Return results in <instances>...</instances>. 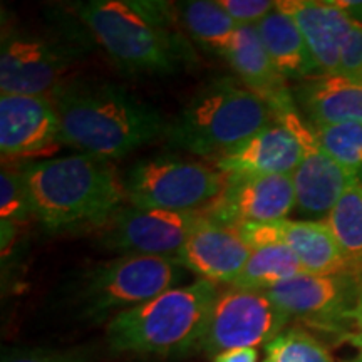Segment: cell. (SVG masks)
<instances>
[{
	"mask_svg": "<svg viewBox=\"0 0 362 362\" xmlns=\"http://www.w3.org/2000/svg\"><path fill=\"white\" fill-rule=\"evenodd\" d=\"M0 208H2V220L19 221L24 216L33 214L29 203V194L24 180V171L4 165L2 175H0Z\"/></svg>",
	"mask_w": 362,
	"mask_h": 362,
	"instance_id": "cell-27",
	"label": "cell"
},
{
	"mask_svg": "<svg viewBox=\"0 0 362 362\" xmlns=\"http://www.w3.org/2000/svg\"><path fill=\"white\" fill-rule=\"evenodd\" d=\"M252 248L284 243L296 253L307 274L356 277L349 262L324 220H282L277 223L238 226Z\"/></svg>",
	"mask_w": 362,
	"mask_h": 362,
	"instance_id": "cell-14",
	"label": "cell"
},
{
	"mask_svg": "<svg viewBox=\"0 0 362 362\" xmlns=\"http://www.w3.org/2000/svg\"><path fill=\"white\" fill-rule=\"evenodd\" d=\"M218 4L238 25H257L277 7V2L270 0H218Z\"/></svg>",
	"mask_w": 362,
	"mask_h": 362,
	"instance_id": "cell-30",
	"label": "cell"
},
{
	"mask_svg": "<svg viewBox=\"0 0 362 362\" xmlns=\"http://www.w3.org/2000/svg\"><path fill=\"white\" fill-rule=\"evenodd\" d=\"M302 274L307 272L291 248L285 247L284 243H270V245L252 248L250 259L233 287L248 288V291H269L274 285Z\"/></svg>",
	"mask_w": 362,
	"mask_h": 362,
	"instance_id": "cell-23",
	"label": "cell"
},
{
	"mask_svg": "<svg viewBox=\"0 0 362 362\" xmlns=\"http://www.w3.org/2000/svg\"><path fill=\"white\" fill-rule=\"evenodd\" d=\"M347 362H362V352H357V354L352 357L351 361H347Z\"/></svg>",
	"mask_w": 362,
	"mask_h": 362,
	"instance_id": "cell-34",
	"label": "cell"
},
{
	"mask_svg": "<svg viewBox=\"0 0 362 362\" xmlns=\"http://www.w3.org/2000/svg\"><path fill=\"white\" fill-rule=\"evenodd\" d=\"M223 193L205 211L218 223L243 226L277 223L296 210L292 175L225 176Z\"/></svg>",
	"mask_w": 362,
	"mask_h": 362,
	"instance_id": "cell-13",
	"label": "cell"
},
{
	"mask_svg": "<svg viewBox=\"0 0 362 362\" xmlns=\"http://www.w3.org/2000/svg\"><path fill=\"white\" fill-rule=\"evenodd\" d=\"M352 325H354L356 332L351 334L349 341L354 344L357 347V351L362 352V280L357 285V292H356V300H354V307H352Z\"/></svg>",
	"mask_w": 362,
	"mask_h": 362,
	"instance_id": "cell-31",
	"label": "cell"
},
{
	"mask_svg": "<svg viewBox=\"0 0 362 362\" xmlns=\"http://www.w3.org/2000/svg\"><path fill=\"white\" fill-rule=\"evenodd\" d=\"M220 291L198 279L112 317L106 339L115 352L187 356L198 351Z\"/></svg>",
	"mask_w": 362,
	"mask_h": 362,
	"instance_id": "cell-4",
	"label": "cell"
},
{
	"mask_svg": "<svg viewBox=\"0 0 362 362\" xmlns=\"http://www.w3.org/2000/svg\"><path fill=\"white\" fill-rule=\"evenodd\" d=\"M275 119L274 110L245 86L218 81L194 94L166 138L171 146L215 160Z\"/></svg>",
	"mask_w": 362,
	"mask_h": 362,
	"instance_id": "cell-5",
	"label": "cell"
},
{
	"mask_svg": "<svg viewBox=\"0 0 362 362\" xmlns=\"http://www.w3.org/2000/svg\"><path fill=\"white\" fill-rule=\"evenodd\" d=\"M0 362H88L84 352L78 349H6Z\"/></svg>",
	"mask_w": 362,
	"mask_h": 362,
	"instance_id": "cell-29",
	"label": "cell"
},
{
	"mask_svg": "<svg viewBox=\"0 0 362 362\" xmlns=\"http://www.w3.org/2000/svg\"><path fill=\"white\" fill-rule=\"evenodd\" d=\"M359 183H361V187H362V175H361V178H359Z\"/></svg>",
	"mask_w": 362,
	"mask_h": 362,
	"instance_id": "cell-35",
	"label": "cell"
},
{
	"mask_svg": "<svg viewBox=\"0 0 362 362\" xmlns=\"http://www.w3.org/2000/svg\"><path fill=\"white\" fill-rule=\"evenodd\" d=\"M264 362H270V361H269V359H265V361H264Z\"/></svg>",
	"mask_w": 362,
	"mask_h": 362,
	"instance_id": "cell-36",
	"label": "cell"
},
{
	"mask_svg": "<svg viewBox=\"0 0 362 362\" xmlns=\"http://www.w3.org/2000/svg\"><path fill=\"white\" fill-rule=\"evenodd\" d=\"M270 61L285 79L302 81L320 76L297 22L279 6L255 25Z\"/></svg>",
	"mask_w": 362,
	"mask_h": 362,
	"instance_id": "cell-21",
	"label": "cell"
},
{
	"mask_svg": "<svg viewBox=\"0 0 362 362\" xmlns=\"http://www.w3.org/2000/svg\"><path fill=\"white\" fill-rule=\"evenodd\" d=\"M250 255L252 247L238 226L218 223L205 215L175 260L208 282L233 285Z\"/></svg>",
	"mask_w": 362,
	"mask_h": 362,
	"instance_id": "cell-16",
	"label": "cell"
},
{
	"mask_svg": "<svg viewBox=\"0 0 362 362\" xmlns=\"http://www.w3.org/2000/svg\"><path fill=\"white\" fill-rule=\"evenodd\" d=\"M330 232L336 238L339 248L349 262L357 279H362V187L352 185L336 206L330 210L327 218Z\"/></svg>",
	"mask_w": 362,
	"mask_h": 362,
	"instance_id": "cell-24",
	"label": "cell"
},
{
	"mask_svg": "<svg viewBox=\"0 0 362 362\" xmlns=\"http://www.w3.org/2000/svg\"><path fill=\"white\" fill-rule=\"evenodd\" d=\"M243 86L260 96L277 112L291 106L292 98L285 78L270 61L255 25H240L235 40L225 56Z\"/></svg>",
	"mask_w": 362,
	"mask_h": 362,
	"instance_id": "cell-19",
	"label": "cell"
},
{
	"mask_svg": "<svg viewBox=\"0 0 362 362\" xmlns=\"http://www.w3.org/2000/svg\"><path fill=\"white\" fill-rule=\"evenodd\" d=\"M259 352L255 347H242V349L225 351L214 357V362H257Z\"/></svg>",
	"mask_w": 362,
	"mask_h": 362,
	"instance_id": "cell-32",
	"label": "cell"
},
{
	"mask_svg": "<svg viewBox=\"0 0 362 362\" xmlns=\"http://www.w3.org/2000/svg\"><path fill=\"white\" fill-rule=\"evenodd\" d=\"M361 280L302 274L265 292L291 320H300L324 330H344L349 324L352 325L351 314Z\"/></svg>",
	"mask_w": 362,
	"mask_h": 362,
	"instance_id": "cell-12",
	"label": "cell"
},
{
	"mask_svg": "<svg viewBox=\"0 0 362 362\" xmlns=\"http://www.w3.org/2000/svg\"><path fill=\"white\" fill-rule=\"evenodd\" d=\"M317 143L327 155L336 160L342 168L361 178L362 175V123H351L312 126L309 124Z\"/></svg>",
	"mask_w": 362,
	"mask_h": 362,
	"instance_id": "cell-25",
	"label": "cell"
},
{
	"mask_svg": "<svg viewBox=\"0 0 362 362\" xmlns=\"http://www.w3.org/2000/svg\"><path fill=\"white\" fill-rule=\"evenodd\" d=\"M279 6L297 22L320 76L341 72L339 52L341 40L351 19L334 2L315 0H285Z\"/></svg>",
	"mask_w": 362,
	"mask_h": 362,
	"instance_id": "cell-18",
	"label": "cell"
},
{
	"mask_svg": "<svg viewBox=\"0 0 362 362\" xmlns=\"http://www.w3.org/2000/svg\"><path fill=\"white\" fill-rule=\"evenodd\" d=\"M79 21L117 66L136 74L166 76L193 62L176 6L156 0H90L76 4Z\"/></svg>",
	"mask_w": 362,
	"mask_h": 362,
	"instance_id": "cell-2",
	"label": "cell"
},
{
	"mask_svg": "<svg viewBox=\"0 0 362 362\" xmlns=\"http://www.w3.org/2000/svg\"><path fill=\"white\" fill-rule=\"evenodd\" d=\"M49 98L62 141L96 160L123 158L168 129L156 107L111 83L67 81Z\"/></svg>",
	"mask_w": 362,
	"mask_h": 362,
	"instance_id": "cell-1",
	"label": "cell"
},
{
	"mask_svg": "<svg viewBox=\"0 0 362 362\" xmlns=\"http://www.w3.org/2000/svg\"><path fill=\"white\" fill-rule=\"evenodd\" d=\"M291 322L265 291L230 287L220 292L198 351L216 357L221 352L255 347L279 337Z\"/></svg>",
	"mask_w": 362,
	"mask_h": 362,
	"instance_id": "cell-8",
	"label": "cell"
},
{
	"mask_svg": "<svg viewBox=\"0 0 362 362\" xmlns=\"http://www.w3.org/2000/svg\"><path fill=\"white\" fill-rule=\"evenodd\" d=\"M205 214L123 206L103 226L101 242L121 255L176 259Z\"/></svg>",
	"mask_w": 362,
	"mask_h": 362,
	"instance_id": "cell-11",
	"label": "cell"
},
{
	"mask_svg": "<svg viewBox=\"0 0 362 362\" xmlns=\"http://www.w3.org/2000/svg\"><path fill=\"white\" fill-rule=\"evenodd\" d=\"M297 134L279 119L214 160L223 176L292 175L302 160Z\"/></svg>",
	"mask_w": 362,
	"mask_h": 362,
	"instance_id": "cell-17",
	"label": "cell"
},
{
	"mask_svg": "<svg viewBox=\"0 0 362 362\" xmlns=\"http://www.w3.org/2000/svg\"><path fill=\"white\" fill-rule=\"evenodd\" d=\"M270 362H334L327 347L304 329H287L265 346Z\"/></svg>",
	"mask_w": 362,
	"mask_h": 362,
	"instance_id": "cell-26",
	"label": "cell"
},
{
	"mask_svg": "<svg viewBox=\"0 0 362 362\" xmlns=\"http://www.w3.org/2000/svg\"><path fill=\"white\" fill-rule=\"evenodd\" d=\"M123 183L131 206L205 214L223 193L226 180L214 166L158 156L136 161Z\"/></svg>",
	"mask_w": 362,
	"mask_h": 362,
	"instance_id": "cell-7",
	"label": "cell"
},
{
	"mask_svg": "<svg viewBox=\"0 0 362 362\" xmlns=\"http://www.w3.org/2000/svg\"><path fill=\"white\" fill-rule=\"evenodd\" d=\"M22 171L30 210L54 232L104 226L126 200L124 183L116 170L96 158H49Z\"/></svg>",
	"mask_w": 362,
	"mask_h": 362,
	"instance_id": "cell-3",
	"label": "cell"
},
{
	"mask_svg": "<svg viewBox=\"0 0 362 362\" xmlns=\"http://www.w3.org/2000/svg\"><path fill=\"white\" fill-rule=\"evenodd\" d=\"M76 49L42 34L8 33L0 49V90L13 96H49L76 61Z\"/></svg>",
	"mask_w": 362,
	"mask_h": 362,
	"instance_id": "cell-9",
	"label": "cell"
},
{
	"mask_svg": "<svg viewBox=\"0 0 362 362\" xmlns=\"http://www.w3.org/2000/svg\"><path fill=\"white\" fill-rule=\"evenodd\" d=\"M180 280L183 267L175 259L121 255L86 270L74 300L84 319L101 322L180 287Z\"/></svg>",
	"mask_w": 362,
	"mask_h": 362,
	"instance_id": "cell-6",
	"label": "cell"
},
{
	"mask_svg": "<svg viewBox=\"0 0 362 362\" xmlns=\"http://www.w3.org/2000/svg\"><path fill=\"white\" fill-rule=\"evenodd\" d=\"M277 119L297 134L302 144V160L292 173L296 210L307 220H325L336 203L359 176L342 168L317 143L314 131L302 119L293 104L277 112Z\"/></svg>",
	"mask_w": 362,
	"mask_h": 362,
	"instance_id": "cell-10",
	"label": "cell"
},
{
	"mask_svg": "<svg viewBox=\"0 0 362 362\" xmlns=\"http://www.w3.org/2000/svg\"><path fill=\"white\" fill-rule=\"evenodd\" d=\"M175 6L181 27L193 40L218 56L228 54L240 25L225 12L218 0H189Z\"/></svg>",
	"mask_w": 362,
	"mask_h": 362,
	"instance_id": "cell-22",
	"label": "cell"
},
{
	"mask_svg": "<svg viewBox=\"0 0 362 362\" xmlns=\"http://www.w3.org/2000/svg\"><path fill=\"white\" fill-rule=\"evenodd\" d=\"M293 94L312 126L362 123V84L349 78L315 76L302 81Z\"/></svg>",
	"mask_w": 362,
	"mask_h": 362,
	"instance_id": "cell-20",
	"label": "cell"
},
{
	"mask_svg": "<svg viewBox=\"0 0 362 362\" xmlns=\"http://www.w3.org/2000/svg\"><path fill=\"white\" fill-rule=\"evenodd\" d=\"M341 11L346 13L349 19H352L357 24H362V2H347V0H339L334 2Z\"/></svg>",
	"mask_w": 362,
	"mask_h": 362,
	"instance_id": "cell-33",
	"label": "cell"
},
{
	"mask_svg": "<svg viewBox=\"0 0 362 362\" xmlns=\"http://www.w3.org/2000/svg\"><path fill=\"white\" fill-rule=\"evenodd\" d=\"M339 64V74L362 84V24H357L352 19L344 30Z\"/></svg>",
	"mask_w": 362,
	"mask_h": 362,
	"instance_id": "cell-28",
	"label": "cell"
},
{
	"mask_svg": "<svg viewBox=\"0 0 362 362\" xmlns=\"http://www.w3.org/2000/svg\"><path fill=\"white\" fill-rule=\"evenodd\" d=\"M61 123L49 96H0V153L6 160L56 153Z\"/></svg>",
	"mask_w": 362,
	"mask_h": 362,
	"instance_id": "cell-15",
	"label": "cell"
}]
</instances>
